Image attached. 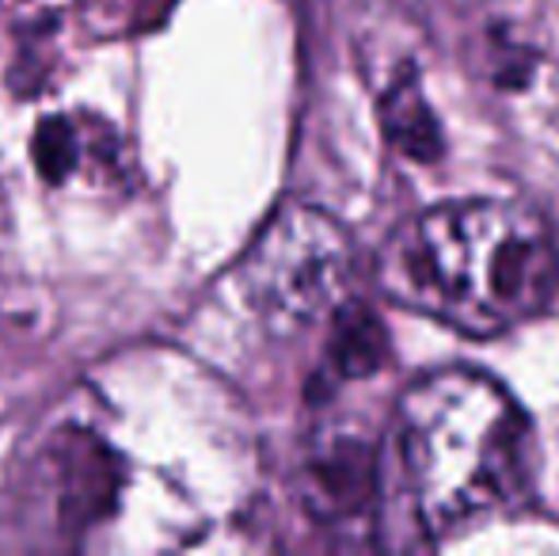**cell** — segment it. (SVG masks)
Wrapping results in <instances>:
<instances>
[{
    "label": "cell",
    "mask_w": 559,
    "mask_h": 556,
    "mask_svg": "<svg viewBox=\"0 0 559 556\" xmlns=\"http://www.w3.org/2000/svg\"><path fill=\"white\" fill-rule=\"evenodd\" d=\"M81 161V145H76V130L66 119H46L35 134V164L50 184H61Z\"/></svg>",
    "instance_id": "obj_7"
},
{
    "label": "cell",
    "mask_w": 559,
    "mask_h": 556,
    "mask_svg": "<svg viewBox=\"0 0 559 556\" xmlns=\"http://www.w3.org/2000/svg\"><path fill=\"white\" fill-rule=\"evenodd\" d=\"M384 358V332L366 309H338L335 312V340L332 366L338 378H366Z\"/></svg>",
    "instance_id": "obj_6"
},
{
    "label": "cell",
    "mask_w": 559,
    "mask_h": 556,
    "mask_svg": "<svg viewBox=\"0 0 559 556\" xmlns=\"http://www.w3.org/2000/svg\"><path fill=\"white\" fill-rule=\"evenodd\" d=\"M354 275V245L332 214L286 206L271 217L243 260V294L255 312L289 335L343 309Z\"/></svg>",
    "instance_id": "obj_3"
},
{
    "label": "cell",
    "mask_w": 559,
    "mask_h": 556,
    "mask_svg": "<svg viewBox=\"0 0 559 556\" xmlns=\"http://www.w3.org/2000/svg\"><path fill=\"white\" fill-rule=\"evenodd\" d=\"M384 130L389 138L404 149L415 161H435L442 153V138H438V119L430 115L423 92L412 81H400L396 88L384 96Z\"/></svg>",
    "instance_id": "obj_5"
},
{
    "label": "cell",
    "mask_w": 559,
    "mask_h": 556,
    "mask_svg": "<svg viewBox=\"0 0 559 556\" xmlns=\"http://www.w3.org/2000/svg\"><path fill=\"white\" fill-rule=\"evenodd\" d=\"M407 488L430 537H445L507 507L525 469V416L495 378L438 370L396 412Z\"/></svg>",
    "instance_id": "obj_2"
},
{
    "label": "cell",
    "mask_w": 559,
    "mask_h": 556,
    "mask_svg": "<svg viewBox=\"0 0 559 556\" xmlns=\"http://www.w3.org/2000/svg\"><path fill=\"white\" fill-rule=\"evenodd\" d=\"M312 507L328 519H350L373 492V450L358 435H332L309 458Z\"/></svg>",
    "instance_id": "obj_4"
},
{
    "label": "cell",
    "mask_w": 559,
    "mask_h": 556,
    "mask_svg": "<svg viewBox=\"0 0 559 556\" xmlns=\"http://www.w3.org/2000/svg\"><path fill=\"white\" fill-rule=\"evenodd\" d=\"M559 256L545 217L510 199L427 210L389 240L381 286L392 301L464 335H502L556 294Z\"/></svg>",
    "instance_id": "obj_1"
}]
</instances>
